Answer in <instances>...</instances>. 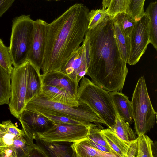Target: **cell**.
<instances>
[{
  "label": "cell",
  "instance_id": "obj_1",
  "mask_svg": "<svg viewBox=\"0 0 157 157\" xmlns=\"http://www.w3.org/2000/svg\"><path fill=\"white\" fill-rule=\"evenodd\" d=\"M87 72L94 84L109 92L123 89L128 69L115 34L113 18L107 16L85 35Z\"/></svg>",
  "mask_w": 157,
  "mask_h": 157
},
{
  "label": "cell",
  "instance_id": "obj_2",
  "mask_svg": "<svg viewBox=\"0 0 157 157\" xmlns=\"http://www.w3.org/2000/svg\"><path fill=\"white\" fill-rule=\"evenodd\" d=\"M89 10L76 3L48 23L42 74L60 71L63 65L80 46L88 29Z\"/></svg>",
  "mask_w": 157,
  "mask_h": 157
},
{
  "label": "cell",
  "instance_id": "obj_3",
  "mask_svg": "<svg viewBox=\"0 0 157 157\" xmlns=\"http://www.w3.org/2000/svg\"><path fill=\"white\" fill-rule=\"evenodd\" d=\"M78 88L76 99L88 105L111 128L115 124L116 110L109 93L83 76Z\"/></svg>",
  "mask_w": 157,
  "mask_h": 157
},
{
  "label": "cell",
  "instance_id": "obj_4",
  "mask_svg": "<svg viewBox=\"0 0 157 157\" xmlns=\"http://www.w3.org/2000/svg\"><path fill=\"white\" fill-rule=\"evenodd\" d=\"M78 107H72L49 101L37 95L27 103L25 109L39 114L68 117L77 121L94 123L102 128L99 124H105L97 115L87 105L79 103Z\"/></svg>",
  "mask_w": 157,
  "mask_h": 157
},
{
  "label": "cell",
  "instance_id": "obj_5",
  "mask_svg": "<svg viewBox=\"0 0 157 157\" xmlns=\"http://www.w3.org/2000/svg\"><path fill=\"white\" fill-rule=\"evenodd\" d=\"M131 102L135 133L138 136L145 134L153 128L157 113L151 101L143 76L138 80Z\"/></svg>",
  "mask_w": 157,
  "mask_h": 157
},
{
  "label": "cell",
  "instance_id": "obj_6",
  "mask_svg": "<svg viewBox=\"0 0 157 157\" xmlns=\"http://www.w3.org/2000/svg\"><path fill=\"white\" fill-rule=\"evenodd\" d=\"M33 21L30 15H21L12 20L9 47L14 67L27 60L32 40Z\"/></svg>",
  "mask_w": 157,
  "mask_h": 157
},
{
  "label": "cell",
  "instance_id": "obj_7",
  "mask_svg": "<svg viewBox=\"0 0 157 157\" xmlns=\"http://www.w3.org/2000/svg\"><path fill=\"white\" fill-rule=\"evenodd\" d=\"M30 62L13 67L11 74V95L9 104L11 113L18 119L25 109L27 80Z\"/></svg>",
  "mask_w": 157,
  "mask_h": 157
},
{
  "label": "cell",
  "instance_id": "obj_8",
  "mask_svg": "<svg viewBox=\"0 0 157 157\" xmlns=\"http://www.w3.org/2000/svg\"><path fill=\"white\" fill-rule=\"evenodd\" d=\"M95 125L53 124L46 131L38 133L36 138L51 142L73 143L86 138L90 127Z\"/></svg>",
  "mask_w": 157,
  "mask_h": 157
},
{
  "label": "cell",
  "instance_id": "obj_9",
  "mask_svg": "<svg viewBox=\"0 0 157 157\" xmlns=\"http://www.w3.org/2000/svg\"><path fill=\"white\" fill-rule=\"evenodd\" d=\"M130 51L127 63L136 64L145 52L150 43L149 20L144 15L138 21L129 36Z\"/></svg>",
  "mask_w": 157,
  "mask_h": 157
},
{
  "label": "cell",
  "instance_id": "obj_10",
  "mask_svg": "<svg viewBox=\"0 0 157 157\" xmlns=\"http://www.w3.org/2000/svg\"><path fill=\"white\" fill-rule=\"evenodd\" d=\"M48 23L44 21H34L32 39L27 60L39 73L43 61Z\"/></svg>",
  "mask_w": 157,
  "mask_h": 157
},
{
  "label": "cell",
  "instance_id": "obj_11",
  "mask_svg": "<svg viewBox=\"0 0 157 157\" xmlns=\"http://www.w3.org/2000/svg\"><path fill=\"white\" fill-rule=\"evenodd\" d=\"M87 63L84 43L73 53L62 66L60 71L78 85L87 72Z\"/></svg>",
  "mask_w": 157,
  "mask_h": 157
},
{
  "label": "cell",
  "instance_id": "obj_12",
  "mask_svg": "<svg viewBox=\"0 0 157 157\" xmlns=\"http://www.w3.org/2000/svg\"><path fill=\"white\" fill-rule=\"evenodd\" d=\"M18 119L25 134L32 141L36 138L38 133L46 131L53 125L46 117L25 109Z\"/></svg>",
  "mask_w": 157,
  "mask_h": 157
},
{
  "label": "cell",
  "instance_id": "obj_13",
  "mask_svg": "<svg viewBox=\"0 0 157 157\" xmlns=\"http://www.w3.org/2000/svg\"><path fill=\"white\" fill-rule=\"evenodd\" d=\"M42 84L61 88L76 99L79 85L68 76L60 71H54L41 74Z\"/></svg>",
  "mask_w": 157,
  "mask_h": 157
},
{
  "label": "cell",
  "instance_id": "obj_14",
  "mask_svg": "<svg viewBox=\"0 0 157 157\" xmlns=\"http://www.w3.org/2000/svg\"><path fill=\"white\" fill-rule=\"evenodd\" d=\"M52 101L58 102L72 107H78L79 103L64 90L56 86L42 84L41 92L37 95Z\"/></svg>",
  "mask_w": 157,
  "mask_h": 157
},
{
  "label": "cell",
  "instance_id": "obj_15",
  "mask_svg": "<svg viewBox=\"0 0 157 157\" xmlns=\"http://www.w3.org/2000/svg\"><path fill=\"white\" fill-rule=\"evenodd\" d=\"M73 157H114L115 154L100 151L90 145L87 138L75 142L71 145Z\"/></svg>",
  "mask_w": 157,
  "mask_h": 157
},
{
  "label": "cell",
  "instance_id": "obj_16",
  "mask_svg": "<svg viewBox=\"0 0 157 157\" xmlns=\"http://www.w3.org/2000/svg\"><path fill=\"white\" fill-rule=\"evenodd\" d=\"M100 132L109 148L117 157H126L132 141L127 142L123 140L109 128L101 129Z\"/></svg>",
  "mask_w": 157,
  "mask_h": 157
},
{
  "label": "cell",
  "instance_id": "obj_17",
  "mask_svg": "<svg viewBox=\"0 0 157 157\" xmlns=\"http://www.w3.org/2000/svg\"><path fill=\"white\" fill-rule=\"evenodd\" d=\"M116 111L130 124L134 122L131 102L127 96L120 91L109 92Z\"/></svg>",
  "mask_w": 157,
  "mask_h": 157
},
{
  "label": "cell",
  "instance_id": "obj_18",
  "mask_svg": "<svg viewBox=\"0 0 157 157\" xmlns=\"http://www.w3.org/2000/svg\"><path fill=\"white\" fill-rule=\"evenodd\" d=\"M42 85L41 74L38 72L30 62L27 80L26 105L31 99L41 93Z\"/></svg>",
  "mask_w": 157,
  "mask_h": 157
},
{
  "label": "cell",
  "instance_id": "obj_19",
  "mask_svg": "<svg viewBox=\"0 0 157 157\" xmlns=\"http://www.w3.org/2000/svg\"><path fill=\"white\" fill-rule=\"evenodd\" d=\"M24 133L10 120L3 121L0 126V147L13 146L15 137Z\"/></svg>",
  "mask_w": 157,
  "mask_h": 157
},
{
  "label": "cell",
  "instance_id": "obj_20",
  "mask_svg": "<svg viewBox=\"0 0 157 157\" xmlns=\"http://www.w3.org/2000/svg\"><path fill=\"white\" fill-rule=\"evenodd\" d=\"M110 129L119 138L127 142L132 141L138 137L130 124L117 111L115 124Z\"/></svg>",
  "mask_w": 157,
  "mask_h": 157
},
{
  "label": "cell",
  "instance_id": "obj_21",
  "mask_svg": "<svg viewBox=\"0 0 157 157\" xmlns=\"http://www.w3.org/2000/svg\"><path fill=\"white\" fill-rule=\"evenodd\" d=\"M37 143L40 145L45 151L48 157H72V152L67 146L58 144V142H51L44 141L36 138Z\"/></svg>",
  "mask_w": 157,
  "mask_h": 157
},
{
  "label": "cell",
  "instance_id": "obj_22",
  "mask_svg": "<svg viewBox=\"0 0 157 157\" xmlns=\"http://www.w3.org/2000/svg\"><path fill=\"white\" fill-rule=\"evenodd\" d=\"M149 20V40L157 50V2L151 3L145 12Z\"/></svg>",
  "mask_w": 157,
  "mask_h": 157
},
{
  "label": "cell",
  "instance_id": "obj_23",
  "mask_svg": "<svg viewBox=\"0 0 157 157\" xmlns=\"http://www.w3.org/2000/svg\"><path fill=\"white\" fill-rule=\"evenodd\" d=\"M116 38L122 56L127 63L130 51L129 37L126 36L116 20L113 18Z\"/></svg>",
  "mask_w": 157,
  "mask_h": 157
},
{
  "label": "cell",
  "instance_id": "obj_24",
  "mask_svg": "<svg viewBox=\"0 0 157 157\" xmlns=\"http://www.w3.org/2000/svg\"><path fill=\"white\" fill-rule=\"evenodd\" d=\"M11 81L10 74L0 65V105L9 104Z\"/></svg>",
  "mask_w": 157,
  "mask_h": 157
},
{
  "label": "cell",
  "instance_id": "obj_25",
  "mask_svg": "<svg viewBox=\"0 0 157 157\" xmlns=\"http://www.w3.org/2000/svg\"><path fill=\"white\" fill-rule=\"evenodd\" d=\"M153 141L145 134L137 137V154L136 157H153Z\"/></svg>",
  "mask_w": 157,
  "mask_h": 157
},
{
  "label": "cell",
  "instance_id": "obj_26",
  "mask_svg": "<svg viewBox=\"0 0 157 157\" xmlns=\"http://www.w3.org/2000/svg\"><path fill=\"white\" fill-rule=\"evenodd\" d=\"M113 18L117 22L124 34L129 37L136 21L125 12L117 13Z\"/></svg>",
  "mask_w": 157,
  "mask_h": 157
},
{
  "label": "cell",
  "instance_id": "obj_27",
  "mask_svg": "<svg viewBox=\"0 0 157 157\" xmlns=\"http://www.w3.org/2000/svg\"><path fill=\"white\" fill-rule=\"evenodd\" d=\"M145 0H128L126 13L136 21L144 15V6Z\"/></svg>",
  "mask_w": 157,
  "mask_h": 157
},
{
  "label": "cell",
  "instance_id": "obj_28",
  "mask_svg": "<svg viewBox=\"0 0 157 157\" xmlns=\"http://www.w3.org/2000/svg\"><path fill=\"white\" fill-rule=\"evenodd\" d=\"M12 65L9 48L6 46L0 39V65L11 74L13 68Z\"/></svg>",
  "mask_w": 157,
  "mask_h": 157
},
{
  "label": "cell",
  "instance_id": "obj_29",
  "mask_svg": "<svg viewBox=\"0 0 157 157\" xmlns=\"http://www.w3.org/2000/svg\"><path fill=\"white\" fill-rule=\"evenodd\" d=\"M108 16L107 9L93 10L89 12L88 29H92L102 22Z\"/></svg>",
  "mask_w": 157,
  "mask_h": 157
},
{
  "label": "cell",
  "instance_id": "obj_30",
  "mask_svg": "<svg viewBox=\"0 0 157 157\" xmlns=\"http://www.w3.org/2000/svg\"><path fill=\"white\" fill-rule=\"evenodd\" d=\"M128 0H111L107 8L108 16L113 18L117 13L126 12Z\"/></svg>",
  "mask_w": 157,
  "mask_h": 157
},
{
  "label": "cell",
  "instance_id": "obj_31",
  "mask_svg": "<svg viewBox=\"0 0 157 157\" xmlns=\"http://www.w3.org/2000/svg\"><path fill=\"white\" fill-rule=\"evenodd\" d=\"M40 115L47 118L52 122L53 124H65L88 125H91L94 123L78 121L64 116L51 115L45 114H41Z\"/></svg>",
  "mask_w": 157,
  "mask_h": 157
},
{
  "label": "cell",
  "instance_id": "obj_32",
  "mask_svg": "<svg viewBox=\"0 0 157 157\" xmlns=\"http://www.w3.org/2000/svg\"><path fill=\"white\" fill-rule=\"evenodd\" d=\"M101 128L97 125L91 126L87 138L95 143L110 148L101 132Z\"/></svg>",
  "mask_w": 157,
  "mask_h": 157
},
{
  "label": "cell",
  "instance_id": "obj_33",
  "mask_svg": "<svg viewBox=\"0 0 157 157\" xmlns=\"http://www.w3.org/2000/svg\"><path fill=\"white\" fill-rule=\"evenodd\" d=\"M0 157H18V152L13 146L0 147Z\"/></svg>",
  "mask_w": 157,
  "mask_h": 157
},
{
  "label": "cell",
  "instance_id": "obj_34",
  "mask_svg": "<svg viewBox=\"0 0 157 157\" xmlns=\"http://www.w3.org/2000/svg\"><path fill=\"white\" fill-rule=\"evenodd\" d=\"M15 0H0V17L10 7Z\"/></svg>",
  "mask_w": 157,
  "mask_h": 157
},
{
  "label": "cell",
  "instance_id": "obj_35",
  "mask_svg": "<svg viewBox=\"0 0 157 157\" xmlns=\"http://www.w3.org/2000/svg\"><path fill=\"white\" fill-rule=\"evenodd\" d=\"M137 154V138L132 141L128 150L126 157H136Z\"/></svg>",
  "mask_w": 157,
  "mask_h": 157
},
{
  "label": "cell",
  "instance_id": "obj_36",
  "mask_svg": "<svg viewBox=\"0 0 157 157\" xmlns=\"http://www.w3.org/2000/svg\"><path fill=\"white\" fill-rule=\"evenodd\" d=\"M87 140L88 142L92 146L100 151L107 153H112L115 154L109 148L95 143L89 140L87 138Z\"/></svg>",
  "mask_w": 157,
  "mask_h": 157
},
{
  "label": "cell",
  "instance_id": "obj_37",
  "mask_svg": "<svg viewBox=\"0 0 157 157\" xmlns=\"http://www.w3.org/2000/svg\"><path fill=\"white\" fill-rule=\"evenodd\" d=\"M111 0H102L103 8L106 9L108 7Z\"/></svg>",
  "mask_w": 157,
  "mask_h": 157
},
{
  "label": "cell",
  "instance_id": "obj_38",
  "mask_svg": "<svg viewBox=\"0 0 157 157\" xmlns=\"http://www.w3.org/2000/svg\"><path fill=\"white\" fill-rule=\"evenodd\" d=\"M54 0L57 1V0Z\"/></svg>",
  "mask_w": 157,
  "mask_h": 157
},
{
  "label": "cell",
  "instance_id": "obj_39",
  "mask_svg": "<svg viewBox=\"0 0 157 157\" xmlns=\"http://www.w3.org/2000/svg\"></svg>",
  "mask_w": 157,
  "mask_h": 157
}]
</instances>
